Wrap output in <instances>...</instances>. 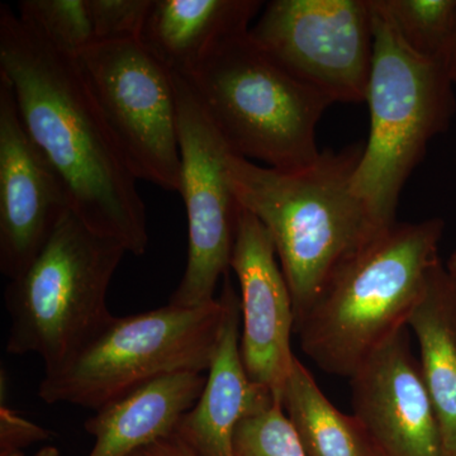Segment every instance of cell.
Listing matches in <instances>:
<instances>
[{"label":"cell","mask_w":456,"mask_h":456,"mask_svg":"<svg viewBox=\"0 0 456 456\" xmlns=\"http://www.w3.org/2000/svg\"><path fill=\"white\" fill-rule=\"evenodd\" d=\"M0 77L20 121L64 183L71 211L130 254L149 248L137 179L93 98L77 57L55 49L8 5L0 7Z\"/></svg>","instance_id":"cell-1"},{"label":"cell","mask_w":456,"mask_h":456,"mask_svg":"<svg viewBox=\"0 0 456 456\" xmlns=\"http://www.w3.org/2000/svg\"><path fill=\"white\" fill-rule=\"evenodd\" d=\"M362 147L323 150L314 164L297 171L259 167L233 154L228 158L240 206L272 237L296 325L336 270L387 228L353 189Z\"/></svg>","instance_id":"cell-2"},{"label":"cell","mask_w":456,"mask_h":456,"mask_svg":"<svg viewBox=\"0 0 456 456\" xmlns=\"http://www.w3.org/2000/svg\"><path fill=\"white\" fill-rule=\"evenodd\" d=\"M444 232L443 218L395 222L345 261L296 325L305 355L327 374L350 378L408 327L441 259Z\"/></svg>","instance_id":"cell-3"},{"label":"cell","mask_w":456,"mask_h":456,"mask_svg":"<svg viewBox=\"0 0 456 456\" xmlns=\"http://www.w3.org/2000/svg\"><path fill=\"white\" fill-rule=\"evenodd\" d=\"M182 77L233 155L281 171L305 169L320 158L317 125L334 103L284 70L248 32Z\"/></svg>","instance_id":"cell-4"},{"label":"cell","mask_w":456,"mask_h":456,"mask_svg":"<svg viewBox=\"0 0 456 456\" xmlns=\"http://www.w3.org/2000/svg\"><path fill=\"white\" fill-rule=\"evenodd\" d=\"M374 51L367 103L370 130L353 189L382 227L395 224L402 191L437 134L454 117V83L445 66L408 49L369 0Z\"/></svg>","instance_id":"cell-5"},{"label":"cell","mask_w":456,"mask_h":456,"mask_svg":"<svg viewBox=\"0 0 456 456\" xmlns=\"http://www.w3.org/2000/svg\"><path fill=\"white\" fill-rule=\"evenodd\" d=\"M226 318L221 297L197 307L169 305L110 316L60 362L45 371L46 403L97 411L142 384L183 371H208Z\"/></svg>","instance_id":"cell-6"},{"label":"cell","mask_w":456,"mask_h":456,"mask_svg":"<svg viewBox=\"0 0 456 456\" xmlns=\"http://www.w3.org/2000/svg\"><path fill=\"white\" fill-rule=\"evenodd\" d=\"M125 254L118 241L69 209L37 256L5 288L7 353L37 354L45 371L68 358L112 316L108 289Z\"/></svg>","instance_id":"cell-7"},{"label":"cell","mask_w":456,"mask_h":456,"mask_svg":"<svg viewBox=\"0 0 456 456\" xmlns=\"http://www.w3.org/2000/svg\"><path fill=\"white\" fill-rule=\"evenodd\" d=\"M77 59L134 176L179 191L175 74L141 40L98 42Z\"/></svg>","instance_id":"cell-8"},{"label":"cell","mask_w":456,"mask_h":456,"mask_svg":"<svg viewBox=\"0 0 456 456\" xmlns=\"http://www.w3.org/2000/svg\"><path fill=\"white\" fill-rule=\"evenodd\" d=\"M248 35L332 103L367 102L374 51L369 0H273Z\"/></svg>","instance_id":"cell-9"},{"label":"cell","mask_w":456,"mask_h":456,"mask_svg":"<svg viewBox=\"0 0 456 456\" xmlns=\"http://www.w3.org/2000/svg\"><path fill=\"white\" fill-rule=\"evenodd\" d=\"M175 88L188 257L169 303L197 307L215 301L218 281L230 272L241 206L228 175L232 152L182 75L175 74Z\"/></svg>","instance_id":"cell-10"},{"label":"cell","mask_w":456,"mask_h":456,"mask_svg":"<svg viewBox=\"0 0 456 456\" xmlns=\"http://www.w3.org/2000/svg\"><path fill=\"white\" fill-rule=\"evenodd\" d=\"M71 209L64 183L27 134L0 77V272L17 278Z\"/></svg>","instance_id":"cell-11"},{"label":"cell","mask_w":456,"mask_h":456,"mask_svg":"<svg viewBox=\"0 0 456 456\" xmlns=\"http://www.w3.org/2000/svg\"><path fill=\"white\" fill-rule=\"evenodd\" d=\"M231 270L240 284L241 356L253 382L265 387L281 404L285 384L297 356L292 297L268 230L240 209Z\"/></svg>","instance_id":"cell-12"},{"label":"cell","mask_w":456,"mask_h":456,"mask_svg":"<svg viewBox=\"0 0 456 456\" xmlns=\"http://www.w3.org/2000/svg\"><path fill=\"white\" fill-rule=\"evenodd\" d=\"M354 415L387 456H444L439 419L404 327L351 375Z\"/></svg>","instance_id":"cell-13"},{"label":"cell","mask_w":456,"mask_h":456,"mask_svg":"<svg viewBox=\"0 0 456 456\" xmlns=\"http://www.w3.org/2000/svg\"><path fill=\"white\" fill-rule=\"evenodd\" d=\"M220 297L226 305L220 345L202 395L175 431L196 456H235L233 440L239 425L278 403L272 392L253 382L246 371L240 346L241 302L228 273Z\"/></svg>","instance_id":"cell-14"},{"label":"cell","mask_w":456,"mask_h":456,"mask_svg":"<svg viewBox=\"0 0 456 456\" xmlns=\"http://www.w3.org/2000/svg\"><path fill=\"white\" fill-rule=\"evenodd\" d=\"M206 382L207 377L196 371L165 375L99 408L84 424L94 437L88 456H132L173 436Z\"/></svg>","instance_id":"cell-15"},{"label":"cell","mask_w":456,"mask_h":456,"mask_svg":"<svg viewBox=\"0 0 456 456\" xmlns=\"http://www.w3.org/2000/svg\"><path fill=\"white\" fill-rule=\"evenodd\" d=\"M259 0H152L141 42L173 73L184 75L222 44L248 33Z\"/></svg>","instance_id":"cell-16"},{"label":"cell","mask_w":456,"mask_h":456,"mask_svg":"<svg viewBox=\"0 0 456 456\" xmlns=\"http://www.w3.org/2000/svg\"><path fill=\"white\" fill-rule=\"evenodd\" d=\"M419 364L439 419L444 456H456V285L443 260L432 266L411 314Z\"/></svg>","instance_id":"cell-17"},{"label":"cell","mask_w":456,"mask_h":456,"mask_svg":"<svg viewBox=\"0 0 456 456\" xmlns=\"http://www.w3.org/2000/svg\"><path fill=\"white\" fill-rule=\"evenodd\" d=\"M281 407L307 456H387L358 417L334 406L298 358Z\"/></svg>","instance_id":"cell-18"},{"label":"cell","mask_w":456,"mask_h":456,"mask_svg":"<svg viewBox=\"0 0 456 456\" xmlns=\"http://www.w3.org/2000/svg\"><path fill=\"white\" fill-rule=\"evenodd\" d=\"M408 49L441 62L456 31V0H374Z\"/></svg>","instance_id":"cell-19"},{"label":"cell","mask_w":456,"mask_h":456,"mask_svg":"<svg viewBox=\"0 0 456 456\" xmlns=\"http://www.w3.org/2000/svg\"><path fill=\"white\" fill-rule=\"evenodd\" d=\"M18 16L68 55L77 57L95 44L88 0H23Z\"/></svg>","instance_id":"cell-20"},{"label":"cell","mask_w":456,"mask_h":456,"mask_svg":"<svg viewBox=\"0 0 456 456\" xmlns=\"http://www.w3.org/2000/svg\"><path fill=\"white\" fill-rule=\"evenodd\" d=\"M235 456H307L281 404L245 419L233 440Z\"/></svg>","instance_id":"cell-21"},{"label":"cell","mask_w":456,"mask_h":456,"mask_svg":"<svg viewBox=\"0 0 456 456\" xmlns=\"http://www.w3.org/2000/svg\"><path fill=\"white\" fill-rule=\"evenodd\" d=\"M152 0H88L98 42L141 40Z\"/></svg>","instance_id":"cell-22"},{"label":"cell","mask_w":456,"mask_h":456,"mask_svg":"<svg viewBox=\"0 0 456 456\" xmlns=\"http://www.w3.org/2000/svg\"><path fill=\"white\" fill-rule=\"evenodd\" d=\"M49 439V431L28 421L7 403L0 404V452H23L33 444Z\"/></svg>","instance_id":"cell-23"},{"label":"cell","mask_w":456,"mask_h":456,"mask_svg":"<svg viewBox=\"0 0 456 456\" xmlns=\"http://www.w3.org/2000/svg\"><path fill=\"white\" fill-rule=\"evenodd\" d=\"M132 456H196L191 449L176 436L155 441L151 445L139 450Z\"/></svg>","instance_id":"cell-24"},{"label":"cell","mask_w":456,"mask_h":456,"mask_svg":"<svg viewBox=\"0 0 456 456\" xmlns=\"http://www.w3.org/2000/svg\"><path fill=\"white\" fill-rule=\"evenodd\" d=\"M444 66H445L446 71H448L450 79L452 80V83L456 84V31L452 44H450L448 53H446L445 59H444Z\"/></svg>","instance_id":"cell-25"},{"label":"cell","mask_w":456,"mask_h":456,"mask_svg":"<svg viewBox=\"0 0 456 456\" xmlns=\"http://www.w3.org/2000/svg\"><path fill=\"white\" fill-rule=\"evenodd\" d=\"M0 456H26L23 452H0ZM32 456H61L60 455L59 449L56 446H44L38 450L36 454Z\"/></svg>","instance_id":"cell-26"},{"label":"cell","mask_w":456,"mask_h":456,"mask_svg":"<svg viewBox=\"0 0 456 456\" xmlns=\"http://www.w3.org/2000/svg\"><path fill=\"white\" fill-rule=\"evenodd\" d=\"M445 265L446 269H448L450 277L452 278V281H454L456 285V250L452 251V255H450L449 259L446 260Z\"/></svg>","instance_id":"cell-27"}]
</instances>
